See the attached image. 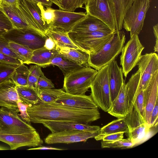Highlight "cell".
I'll return each mask as SVG.
<instances>
[{
  "mask_svg": "<svg viewBox=\"0 0 158 158\" xmlns=\"http://www.w3.org/2000/svg\"><path fill=\"white\" fill-rule=\"evenodd\" d=\"M27 112L30 122L41 123L45 121H70L88 124L100 118L98 109H80L55 102L30 105Z\"/></svg>",
  "mask_w": 158,
  "mask_h": 158,
  "instance_id": "1",
  "label": "cell"
},
{
  "mask_svg": "<svg viewBox=\"0 0 158 158\" xmlns=\"http://www.w3.org/2000/svg\"><path fill=\"white\" fill-rule=\"evenodd\" d=\"M126 39L124 32L116 31L110 40L99 51L89 54L90 66L98 71L115 60L121 52Z\"/></svg>",
  "mask_w": 158,
  "mask_h": 158,
  "instance_id": "2",
  "label": "cell"
},
{
  "mask_svg": "<svg viewBox=\"0 0 158 158\" xmlns=\"http://www.w3.org/2000/svg\"><path fill=\"white\" fill-rule=\"evenodd\" d=\"M114 32L95 31L85 33L69 31L68 35L79 48L89 54L95 53L113 37Z\"/></svg>",
  "mask_w": 158,
  "mask_h": 158,
  "instance_id": "3",
  "label": "cell"
},
{
  "mask_svg": "<svg viewBox=\"0 0 158 158\" xmlns=\"http://www.w3.org/2000/svg\"><path fill=\"white\" fill-rule=\"evenodd\" d=\"M98 71L90 67L75 70L64 76L65 92L75 95L84 94L90 88Z\"/></svg>",
  "mask_w": 158,
  "mask_h": 158,
  "instance_id": "4",
  "label": "cell"
},
{
  "mask_svg": "<svg viewBox=\"0 0 158 158\" xmlns=\"http://www.w3.org/2000/svg\"><path fill=\"white\" fill-rule=\"evenodd\" d=\"M108 66L107 65L98 71L90 86V96L98 107L105 112L110 110L112 102L109 87Z\"/></svg>",
  "mask_w": 158,
  "mask_h": 158,
  "instance_id": "5",
  "label": "cell"
},
{
  "mask_svg": "<svg viewBox=\"0 0 158 158\" xmlns=\"http://www.w3.org/2000/svg\"><path fill=\"white\" fill-rule=\"evenodd\" d=\"M149 6V0H133L124 16L123 24V27L130 32V38L140 33Z\"/></svg>",
  "mask_w": 158,
  "mask_h": 158,
  "instance_id": "6",
  "label": "cell"
},
{
  "mask_svg": "<svg viewBox=\"0 0 158 158\" xmlns=\"http://www.w3.org/2000/svg\"><path fill=\"white\" fill-rule=\"evenodd\" d=\"M19 112L18 108L0 107V123L2 127L0 133L21 134L36 130L19 116Z\"/></svg>",
  "mask_w": 158,
  "mask_h": 158,
  "instance_id": "7",
  "label": "cell"
},
{
  "mask_svg": "<svg viewBox=\"0 0 158 158\" xmlns=\"http://www.w3.org/2000/svg\"><path fill=\"white\" fill-rule=\"evenodd\" d=\"M2 35L9 42L26 46L33 51L44 47L48 37L34 29L15 28Z\"/></svg>",
  "mask_w": 158,
  "mask_h": 158,
  "instance_id": "8",
  "label": "cell"
},
{
  "mask_svg": "<svg viewBox=\"0 0 158 158\" xmlns=\"http://www.w3.org/2000/svg\"><path fill=\"white\" fill-rule=\"evenodd\" d=\"M144 48L140 41L138 35H134L130 38L124 46L121 51L120 64L125 77L137 65Z\"/></svg>",
  "mask_w": 158,
  "mask_h": 158,
  "instance_id": "9",
  "label": "cell"
},
{
  "mask_svg": "<svg viewBox=\"0 0 158 158\" xmlns=\"http://www.w3.org/2000/svg\"><path fill=\"white\" fill-rule=\"evenodd\" d=\"M98 131L82 130H69L59 131L49 134L44 139L47 144L58 143L69 144L85 142L88 139L94 138L99 134Z\"/></svg>",
  "mask_w": 158,
  "mask_h": 158,
  "instance_id": "10",
  "label": "cell"
},
{
  "mask_svg": "<svg viewBox=\"0 0 158 158\" xmlns=\"http://www.w3.org/2000/svg\"><path fill=\"white\" fill-rule=\"evenodd\" d=\"M0 141L8 144L10 150L27 146L35 147L41 146L43 141L36 130L21 134L0 133Z\"/></svg>",
  "mask_w": 158,
  "mask_h": 158,
  "instance_id": "11",
  "label": "cell"
},
{
  "mask_svg": "<svg viewBox=\"0 0 158 158\" xmlns=\"http://www.w3.org/2000/svg\"><path fill=\"white\" fill-rule=\"evenodd\" d=\"M137 65L140 73L137 91L138 95L149 83L153 74L158 70V56L155 53L141 55Z\"/></svg>",
  "mask_w": 158,
  "mask_h": 158,
  "instance_id": "12",
  "label": "cell"
},
{
  "mask_svg": "<svg viewBox=\"0 0 158 158\" xmlns=\"http://www.w3.org/2000/svg\"><path fill=\"white\" fill-rule=\"evenodd\" d=\"M85 5L86 13L101 20L113 32L116 31L114 22L108 0H88Z\"/></svg>",
  "mask_w": 158,
  "mask_h": 158,
  "instance_id": "13",
  "label": "cell"
},
{
  "mask_svg": "<svg viewBox=\"0 0 158 158\" xmlns=\"http://www.w3.org/2000/svg\"><path fill=\"white\" fill-rule=\"evenodd\" d=\"M55 17L50 28H56L68 33L74 26L84 19L86 14L83 12H75L61 10H55Z\"/></svg>",
  "mask_w": 158,
  "mask_h": 158,
  "instance_id": "14",
  "label": "cell"
},
{
  "mask_svg": "<svg viewBox=\"0 0 158 158\" xmlns=\"http://www.w3.org/2000/svg\"><path fill=\"white\" fill-rule=\"evenodd\" d=\"M0 9L9 18L14 28L34 30L31 27L26 12L20 3L19 6H17L0 1Z\"/></svg>",
  "mask_w": 158,
  "mask_h": 158,
  "instance_id": "15",
  "label": "cell"
},
{
  "mask_svg": "<svg viewBox=\"0 0 158 158\" xmlns=\"http://www.w3.org/2000/svg\"><path fill=\"white\" fill-rule=\"evenodd\" d=\"M20 4L26 12L31 27L40 33L46 35L50 25L43 20L38 5L29 0H21Z\"/></svg>",
  "mask_w": 158,
  "mask_h": 158,
  "instance_id": "16",
  "label": "cell"
},
{
  "mask_svg": "<svg viewBox=\"0 0 158 158\" xmlns=\"http://www.w3.org/2000/svg\"><path fill=\"white\" fill-rule=\"evenodd\" d=\"M143 90L145 123L150 128V123L152 112L158 100V70L153 74L149 83Z\"/></svg>",
  "mask_w": 158,
  "mask_h": 158,
  "instance_id": "17",
  "label": "cell"
},
{
  "mask_svg": "<svg viewBox=\"0 0 158 158\" xmlns=\"http://www.w3.org/2000/svg\"><path fill=\"white\" fill-rule=\"evenodd\" d=\"M54 102L80 109L98 108L90 95L85 94H73L64 92Z\"/></svg>",
  "mask_w": 158,
  "mask_h": 158,
  "instance_id": "18",
  "label": "cell"
},
{
  "mask_svg": "<svg viewBox=\"0 0 158 158\" xmlns=\"http://www.w3.org/2000/svg\"><path fill=\"white\" fill-rule=\"evenodd\" d=\"M124 118L129 131L146 123L143 90L139 93L134 104Z\"/></svg>",
  "mask_w": 158,
  "mask_h": 158,
  "instance_id": "19",
  "label": "cell"
},
{
  "mask_svg": "<svg viewBox=\"0 0 158 158\" xmlns=\"http://www.w3.org/2000/svg\"><path fill=\"white\" fill-rule=\"evenodd\" d=\"M41 124L49 129L51 133L69 130L98 131L100 129L99 126L70 121H48L43 122Z\"/></svg>",
  "mask_w": 158,
  "mask_h": 158,
  "instance_id": "20",
  "label": "cell"
},
{
  "mask_svg": "<svg viewBox=\"0 0 158 158\" xmlns=\"http://www.w3.org/2000/svg\"><path fill=\"white\" fill-rule=\"evenodd\" d=\"M16 85L10 79L0 84V107L17 109L19 99Z\"/></svg>",
  "mask_w": 158,
  "mask_h": 158,
  "instance_id": "21",
  "label": "cell"
},
{
  "mask_svg": "<svg viewBox=\"0 0 158 158\" xmlns=\"http://www.w3.org/2000/svg\"><path fill=\"white\" fill-rule=\"evenodd\" d=\"M86 14L85 17L76 24L70 31L77 33L95 31L113 32L101 20L89 14Z\"/></svg>",
  "mask_w": 158,
  "mask_h": 158,
  "instance_id": "22",
  "label": "cell"
},
{
  "mask_svg": "<svg viewBox=\"0 0 158 158\" xmlns=\"http://www.w3.org/2000/svg\"><path fill=\"white\" fill-rule=\"evenodd\" d=\"M108 75L111 102L117 97L121 88L125 83L122 69L114 60L108 64Z\"/></svg>",
  "mask_w": 158,
  "mask_h": 158,
  "instance_id": "23",
  "label": "cell"
},
{
  "mask_svg": "<svg viewBox=\"0 0 158 158\" xmlns=\"http://www.w3.org/2000/svg\"><path fill=\"white\" fill-rule=\"evenodd\" d=\"M55 49L58 54L78 64L82 68L91 67L89 63V54L79 48L75 49L56 45Z\"/></svg>",
  "mask_w": 158,
  "mask_h": 158,
  "instance_id": "24",
  "label": "cell"
},
{
  "mask_svg": "<svg viewBox=\"0 0 158 158\" xmlns=\"http://www.w3.org/2000/svg\"><path fill=\"white\" fill-rule=\"evenodd\" d=\"M127 111L126 84L124 83L117 97L112 102L111 107L107 112L117 118H119L125 117Z\"/></svg>",
  "mask_w": 158,
  "mask_h": 158,
  "instance_id": "25",
  "label": "cell"
},
{
  "mask_svg": "<svg viewBox=\"0 0 158 158\" xmlns=\"http://www.w3.org/2000/svg\"><path fill=\"white\" fill-rule=\"evenodd\" d=\"M129 131L125 118H117L100 128L98 134L94 138L97 140H100L104 136L109 134L118 132L128 134Z\"/></svg>",
  "mask_w": 158,
  "mask_h": 158,
  "instance_id": "26",
  "label": "cell"
},
{
  "mask_svg": "<svg viewBox=\"0 0 158 158\" xmlns=\"http://www.w3.org/2000/svg\"><path fill=\"white\" fill-rule=\"evenodd\" d=\"M55 49L50 50L44 47L33 51L31 57L27 64H33L45 68L50 65L51 60L57 53Z\"/></svg>",
  "mask_w": 158,
  "mask_h": 158,
  "instance_id": "27",
  "label": "cell"
},
{
  "mask_svg": "<svg viewBox=\"0 0 158 158\" xmlns=\"http://www.w3.org/2000/svg\"><path fill=\"white\" fill-rule=\"evenodd\" d=\"M140 78V73L138 70L133 74L126 84L127 111L131 110L138 95L137 91Z\"/></svg>",
  "mask_w": 158,
  "mask_h": 158,
  "instance_id": "28",
  "label": "cell"
},
{
  "mask_svg": "<svg viewBox=\"0 0 158 158\" xmlns=\"http://www.w3.org/2000/svg\"><path fill=\"white\" fill-rule=\"evenodd\" d=\"M151 128L146 123H143L129 131L128 138L132 141L134 147L143 143L152 136L154 133Z\"/></svg>",
  "mask_w": 158,
  "mask_h": 158,
  "instance_id": "29",
  "label": "cell"
},
{
  "mask_svg": "<svg viewBox=\"0 0 158 158\" xmlns=\"http://www.w3.org/2000/svg\"><path fill=\"white\" fill-rule=\"evenodd\" d=\"M16 90L19 99L29 106L42 102L36 89L28 86H17Z\"/></svg>",
  "mask_w": 158,
  "mask_h": 158,
  "instance_id": "30",
  "label": "cell"
},
{
  "mask_svg": "<svg viewBox=\"0 0 158 158\" xmlns=\"http://www.w3.org/2000/svg\"><path fill=\"white\" fill-rule=\"evenodd\" d=\"M46 35L53 40L56 46L75 49L78 48L71 40L68 33L64 31L50 28Z\"/></svg>",
  "mask_w": 158,
  "mask_h": 158,
  "instance_id": "31",
  "label": "cell"
},
{
  "mask_svg": "<svg viewBox=\"0 0 158 158\" xmlns=\"http://www.w3.org/2000/svg\"><path fill=\"white\" fill-rule=\"evenodd\" d=\"M50 64L58 66L64 76L75 70L82 68L78 64L58 54L57 52L52 57Z\"/></svg>",
  "mask_w": 158,
  "mask_h": 158,
  "instance_id": "32",
  "label": "cell"
},
{
  "mask_svg": "<svg viewBox=\"0 0 158 158\" xmlns=\"http://www.w3.org/2000/svg\"><path fill=\"white\" fill-rule=\"evenodd\" d=\"M29 69L24 64L18 65L10 78L17 86H27Z\"/></svg>",
  "mask_w": 158,
  "mask_h": 158,
  "instance_id": "33",
  "label": "cell"
},
{
  "mask_svg": "<svg viewBox=\"0 0 158 158\" xmlns=\"http://www.w3.org/2000/svg\"><path fill=\"white\" fill-rule=\"evenodd\" d=\"M38 95L42 102L50 103L54 102L56 99L64 92L62 89L54 88H38Z\"/></svg>",
  "mask_w": 158,
  "mask_h": 158,
  "instance_id": "34",
  "label": "cell"
},
{
  "mask_svg": "<svg viewBox=\"0 0 158 158\" xmlns=\"http://www.w3.org/2000/svg\"><path fill=\"white\" fill-rule=\"evenodd\" d=\"M57 5L60 10L74 11L77 8H82L88 0H50Z\"/></svg>",
  "mask_w": 158,
  "mask_h": 158,
  "instance_id": "35",
  "label": "cell"
},
{
  "mask_svg": "<svg viewBox=\"0 0 158 158\" xmlns=\"http://www.w3.org/2000/svg\"><path fill=\"white\" fill-rule=\"evenodd\" d=\"M9 45L20 58L23 64H27L31 57L33 51L26 46L12 42H9Z\"/></svg>",
  "mask_w": 158,
  "mask_h": 158,
  "instance_id": "36",
  "label": "cell"
},
{
  "mask_svg": "<svg viewBox=\"0 0 158 158\" xmlns=\"http://www.w3.org/2000/svg\"><path fill=\"white\" fill-rule=\"evenodd\" d=\"M134 0H108L111 10L116 14L126 12L132 5Z\"/></svg>",
  "mask_w": 158,
  "mask_h": 158,
  "instance_id": "37",
  "label": "cell"
},
{
  "mask_svg": "<svg viewBox=\"0 0 158 158\" xmlns=\"http://www.w3.org/2000/svg\"><path fill=\"white\" fill-rule=\"evenodd\" d=\"M101 147L102 148H118L127 149L134 147L132 141L128 138L114 142H108L102 141L101 142Z\"/></svg>",
  "mask_w": 158,
  "mask_h": 158,
  "instance_id": "38",
  "label": "cell"
},
{
  "mask_svg": "<svg viewBox=\"0 0 158 158\" xmlns=\"http://www.w3.org/2000/svg\"><path fill=\"white\" fill-rule=\"evenodd\" d=\"M18 65L0 63V84L11 79Z\"/></svg>",
  "mask_w": 158,
  "mask_h": 158,
  "instance_id": "39",
  "label": "cell"
},
{
  "mask_svg": "<svg viewBox=\"0 0 158 158\" xmlns=\"http://www.w3.org/2000/svg\"><path fill=\"white\" fill-rule=\"evenodd\" d=\"M37 4L40 9L41 15L43 20L44 22L51 26L55 19V9L48 6L46 7V8L45 9L44 6L41 4L38 3Z\"/></svg>",
  "mask_w": 158,
  "mask_h": 158,
  "instance_id": "40",
  "label": "cell"
},
{
  "mask_svg": "<svg viewBox=\"0 0 158 158\" xmlns=\"http://www.w3.org/2000/svg\"><path fill=\"white\" fill-rule=\"evenodd\" d=\"M14 28L13 24L6 14L0 9V35Z\"/></svg>",
  "mask_w": 158,
  "mask_h": 158,
  "instance_id": "41",
  "label": "cell"
},
{
  "mask_svg": "<svg viewBox=\"0 0 158 158\" xmlns=\"http://www.w3.org/2000/svg\"><path fill=\"white\" fill-rule=\"evenodd\" d=\"M9 41L2 35H0V52L17 58L22 61L20 58L9 47Z\"/></svg>",
  "mask_w": 158,
  "mask_h": 158,
  "instance_id": "42",
  "label": "cell"
},
{
  "mask_svg": "<svg viewBox=\"0 0 158 158\" xmlns=\"http://www.w3.org/2000/svg\"><path fill=\"white\" fill-rule=\"evenodd\" d=\"M29 105L26 104L19 99L18 102V107L20 112L19 115L21 118L25 121L27 123H30V120L29 115L27 112V108Z\"/></svg>",
  "mask_w": 158,
  "mask_h": 158,
  "instance_id": "43",
  "label": "cell"
},
{
  "mask_svg": "<svg viewBox=\"0 0 158 158\" xmlns=\"http://www.w3.org/2000/svg\"><path fill=\"white\" fill-rule=\"evenodd\" d=\"M0 63L14 65H19L23 64L21 60L1 52Z\"/></svg>",
  "mask_w": 158,
  "mask_h": 158,
  "instance_id": "44",
  "label": "cell"
},
{
  "mask_svg": "<svg viewBox=\"0 0 158 158\" xmlns=\"http://www.w3.org/2000/svg\"><path fill=\"white\" fill-rule=\"evenodd\" d=\"M54 84L51 81L47 78L44 74L41 75L39 78L37 86V89L38 88H54Z\"/></svg>",
  "mask_w": 158,
  "mask_h": 158,
  "instance_id": "45",
  "label": "cell"
},
{
  "mask_svg": "<svg viewBox=\"0 0 158 158\" xmlns=\"http://www.w3.org/2000/svg\"><path fill=\"white\" fill-rule=\"evenodd\" d=\"M158 100L152 110L150 121V128L156 127L157 126L158 123Z\"/></svg>",
  "mask_w": 158,
  "mask_h": 158,
  "instance_id": "46",
  "label": "cell"
},
{
  "mask_svg": "<svg viewBox=\"0 0 158 158\" xmlns=\"http://www.w3.org/2000/svg\"><path fill=\"white\" fill-rule=\"evenodd\" d=\"M124 132H118L109 134L104 136L102 141L108 142H114L123 139Z\"/></svg>",
  "mask_w": 158,
  "mask_h": 158,
  "instance_id": "47",
  "label": "cell"
},
{
  "mask_svg": "<svg viewBox=\"0 0 158 158\" xmlns=\"http://www.w3.org/2000/svg\"><path fill=\"white\" fill-rule=\"evenodd\" d=\"M39 78L35 75L29 72L27 79V86L37 90V83Z\"/></svg>",
  "mask_w": 158,
  "mask_h": 158,
  "instance_id": "48",
  "label": "cell"
},
{
  "mask_svg": "<svg viewBox=\"0 0 158 158\" xmlns=\"http://www.w3.org/2000/svg\"><path fill=\"white\" fill-rule=\"evenodd\" d=\"M40 66L36 64L31 65L29 69V72L39 77L41 75L44 74Z\"/></svg>",
  "mask_w": 158,
  "mask_h": 158,
  "instance_id": "49",
  "label": "cell"
},
{
  "mask_svg": "<svg viewBox=\"0 0 158 158\" xmlns=\"http://www.w3.org/2000/svg\"><path fill=\"white\" fill-rule=\"evenodd\" d=\"M56 47V44L53 40L48 37L46 40L44 47L48 49L51 50L55 49Z\"/></svg>",
  "mask_w": 158,
  "mask_h": 158,
  "instance_id": "50",
  "label": "cell"
},
{
  "mask_svg": "<svg viewBox=\"0 0 158 158\" xmlns=\"http://www.w3.org/2000/svg\"><path fill=\"white\" fill-rule=\"evenodd\" d=\"M27 150H63L65 149L60 148H58L53 147L49 146H40V147L31 148L27 149Z\"/></svg>",
  "mask_w": 158,
  "mask_h": 158,
  "instance_id": "51",
  "label": "cell"
},
{
  "mask_svg": "<svg viewBox=\"0 0 158 158\" xmlns=\"http://www.w3.org/2000/svg\"><path fill=\"white\" fill-rule=\"evenodd\" d=\"M30 1L35 3H40L44 6L51 7L52 3L50 0H29Z\"/></svg>",
  "mask_w": 158,
  "mask_h": 158,
  "instance_id": "52",
  "label": "cell"
},
{
  "mask_svg": "<svg viewBox=\"0 0 158 158\" xmlns=\"http://www.w3.org/2000/svg\"><path fill=\"white\" fill-rule=\"evenodd\" d=\"M21 0H0V2L6 4L19 6L20 5Z\"/></svg>",
  "mask_w": 158,
  "mask_h": 158,
  "instance_id": "53",
  "label": "cell"
},
{
  "mask_svg": "<svg viewBox=\"0 0 158 158\" xmlns=\"http://www.w3.org/2000/svg\"><path fill=\"white\" fill-rule=\"evenodd\" d=\"M153 32L156 38V41H158V24H156L153 27Z\"/></svg>",
  "mask_w": 158,
  "mask_h": 158,
  "instance_id": "54",
  "label": "cell"
},
{
  "mask_svg": "<svg viewBox=\"0 0 158 158\" xmlns=\"http://www.w3.org/2000/svg\"><path fill=\"white\" fill-rule=\"evenodd\" d=\"M9 149L6 147L0 145V150H4Z\"/></svg>",
  "mask_w": 158,
  "mask_h": 158,
  "instance_id": "55",
  "label": "cell"
},
{
  "mask_svg": "<svg viewBox=\"0 0 158 158\" xmlns=\"http://www.w3.org/2000/svg\"><path fill=\"white\" fill-rule=\"evenodd\" d=\"M2 125L0 123V131H1V129H2Z\"/></svg>",
  "mask_w": 158,
  "mask_h": 158,
  "instance_id": "56",
  "label": "cell"
}]
</instances>
